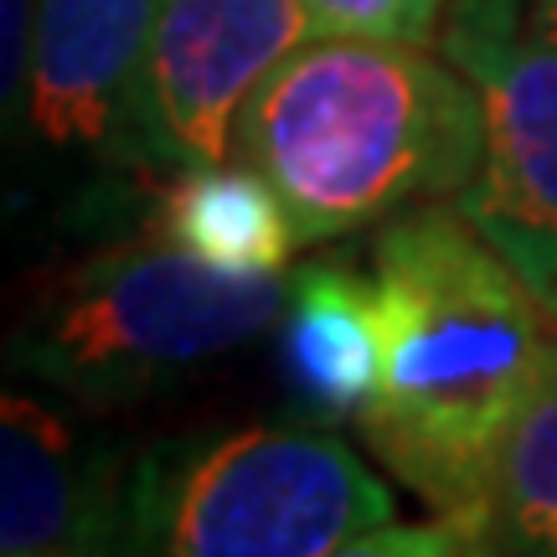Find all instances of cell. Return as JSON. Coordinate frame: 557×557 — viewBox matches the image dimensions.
<instances>
[{
  "label": "cell",
  "instance_id": "obj_5",
  "mask_svg": "<svg viewBox=\"0 0 557 557\" xmlns=\"http://www.w3.org/2000/svg\"><path fill=\"white\" fill-rule=\"evenodd\" d=\"M315 41L305 0H165L139 67L129 156L171 171L233 156L243 103Z\"/></svg>",
  "mask_w": 557,
  "mask_h": 557
},
{
  "label": "cell",
  "instance_id": "obj_6",
  "mask_svg": "<svg viewBox=\"0 0 557 557\" xmlns=\"http://www.w3.org/2000/svg\"><path fill=\"white\" fill-rule=\"evenodd\" d=\"M485 103V150L455 207L511 263L542 310L557 305V47L521 32L465 67Z\"/></svg>",
  "mask_w": 557,
  "mask_h": 557
},
{
  "label": "cell",
  "instance_id": "obj_7",
  "mask_svg": "<svg viewBox=\"0 0 557 557\" xmlns=\"http://www.w3.org/2000/svg\"><path fill=\"white\" fill-rule=\"evenodd\" d=\"M165 0H41L26 120L58 150H124Z\"/></svg>",
  "mask_w": 557,
  "mask_h": 557
},
{
  "label": "cell",
  "instance_id": "obj_16",
  "mask_svg": "<svg viewBox=\"0 0 557 557\" xmlns=\"http://www.w3.org/2000/svg\"><path fill=\"white\" fill-rule=\"evenodd\" d=\"M547 315H553V320H557V305H553V310H547Z\"/></svg>",
  "mask_w": 557,
  "mask_h": 557
},
{
  "label": "cell",
  "instance_id": "obj_2",
  "mask_svg": "<svg viewBox=\"0 0 557 557\" xmlns=\"http://www.w3.org/2000/svg\"><path fill=\"white\" fill-rule=\"evenodd\" d=\"M480 150L485 103L459 62L351 37L305 41L259 83L233 129V156L284 197L299 243L455 201Z\"/></svg>",
  "mask_w": 557,
  "mask_h": 557
},
{
  "label": "cell",
  "instance_id": "obj_10",
  "mask_svg": "<svg viewBox=\"0 0 557 557\" xmlns=\"http://www.w3.org/2000/svg\"><path fill=\"white\" fill-rule=\"evenodd\" d=\"M150 227L218 274H284L299 243L284 197L238 156L176 171Z\"/></svg>",
  "mask_w": 557,
  "mask_h": 557
},
{
  "label": "cell",
  "instance_id": "obj_12",
  "mask_svg": "<svg viewBox=\"0 0 557 557\" xmlns=\"http://www.w3.org/2000/svg\"><path fill=\"white\" fill-rule=\"evenodd\" d=\"M455 0H305L315 37L393 41V47H429L444 37Z\"/></svg>",
  "mask_w": 557,
  "mask_h": 557
},
{
  "label": "cell",
  "instance_id": "obj_3",
  "mask_svg": "<svg viewBox=\"0 0 557 557\" xmlns=\"http://www.w3.org/2000/svg\"><path fill=\"white\" fill-rule=\"evenodd\" d=\"M393 521L351 444L299 423L171 434L114 465L99 557H331Z\"/></svg>",
  "mask_w": 557,
  "mask_h": 557
},
{
  "label": "cell",
  "instance_id": "obj_1",
  "mask_svg": "<svg viewBox=\"0 0 557 557\" xmlns=\"http://www.w3.org/2000/svg\"><path fill=\"white\" fill-rule=\"evenodd\" d=\"M382 377L361 434L444 517H475L547 361L542 299L455 201L398 212L372 243Z\"/></svg>",
  "mask_w": 557,
  "mask_h": 557
},
{
  "label": "cell",
  "instance_id": "obj_9",
  "mask_svg": "<svg viewBox=\"0 0 557 557\" xmlns=\"http://www.w3.org/2000/svg\"><path fill=\"white\" fill-rule=\"evenodd\" d=\"M278 361L299 408L315 418H361L382 377L377 284L341 259L305 263L289 274Z\"/></svg>",
  "mask_w": 557,
  "mask_h": 557
},
{
  "label": "cell",
  "instance_id": "obj_13",
  "mask_svg": "<svg viewBox=\"0 0 557 557\" xmlns=\"http://www.w3.org/2000/svg\"><path fill=\"white\" fill-rule=\"evenodd\" d=\"M331 557H470V527L459 517L438 521H382L351 542H341Z\"/></svg>",
  "mask_w": 557,
  "mask_h": 557
},
{
  "label": "cell",
  "instance_id": "obj_15",
  "mask_svg": "<svg viewBox=\"0 0 557 557\" xmlns=\"http://www.w3.org/2000/svg\"><path fill=\"white\" fill-rule=\"evenodd\" d=\"M521 32L557 47V0H532V5H527V21H521Z\"/></svg>",
  "mask_w": 557,
  "mask_h": 557
},
{
  "label": "cell",
  "instance_id": "obj_4",
  "mask_svg": "<svg viewBox=\"0 0 557 557\" xmlns=\"http://www.w3.org/2000/svg\"><path fill=\"white\" fill-rule=\"evenodd\" d=\"M284 299L289 274H218L145 227L62 269L16 325L11 361L78 398H135L263 336Z\"/></svg>",
  "mask_w": 557,
  "mask_h": 557
},
{
  "label": "cell",
  "instance_id": "obj_11",
  "mask_svg": "<svg viewBox=\"0 0 557 557\" xmlns=\"http://www.w3.org/2000/svg\"><path fill=\"white\" fill-rule=\"evenodd\" d=\"M459 521L470 527V557H557V341L500 444L491 491Z\"/></svg>",
  "mask_w": 557,
  "mask_h": 557
},
{
  "label": "cell",
  "instance_id": "obj_8",
  "mask_svg": "<svg viewBox=\"0 0 557 557\" xmlns=\"http://www.w3.org/2000/svg\"><path fill=\"white\" fill-rule=\"evenodd\" d=\"M114 465L83 455L47 403H0V557H99Z\"/></svg>",
  "mask_w": 557,
  "mask_h": 557
},
{
  "label": "cell",
  "instance_id": "obj_14",
  "mask_svg": "<svg viewBox=\"0 0 557 557\" xmlns=\"http://www.w3.org/2000/svg\"><path fill=\"white\" fill-rule=\"evenodd\" d=\"M527 5L532 0H455L449 5V21H444V58L470 67L475 58L496 52L506 41L521 37V21H527Z\"/></svg>",
  "mask_w": 557,
  "mask_h": 557
}]
</instances>
